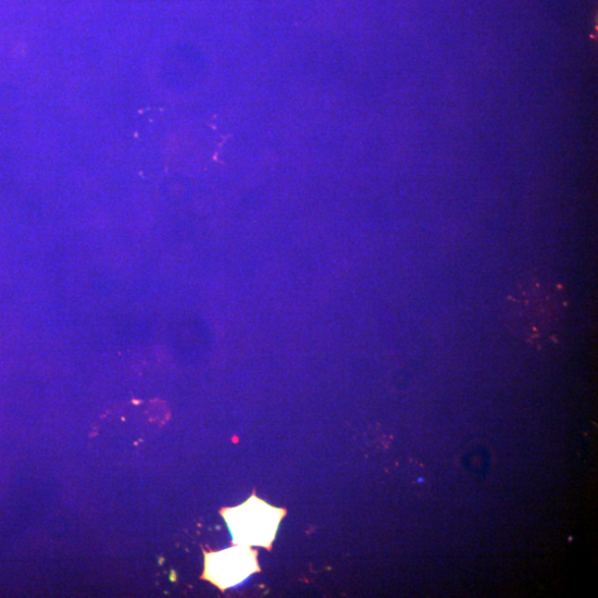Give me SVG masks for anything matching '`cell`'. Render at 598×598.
Here are the masks:
<instances>
[{"instance_id": "obj_1", "label": "cell", "mask_w": 598, "mask_h": 598, "mask_svg": "<svg viewBox=\"0 0 598 598\" xmlns=\"http://www.w3.org/2000/svg\"><path fill=\"white\" fill-rule=\"evenodd\" d=\"M568 307L560 284L533 279L509 298L507 315L514 332L531 341L552 339L561 328Z\"/></svg>"}, {"instance_id": "obj_2", "label": "cell", "mask_w": 598, "mask_h": 598, "mask_svg": "<svg viewBox=\"0 0 598 598\" xmlns=\"http://www.w3.org/2000/svg\"><path fill=\"white\" fill-rule=\"evenodd\" d=\"M285 513V510L267 504L256 495L241 506L221 511L234 546L267 550L273 546Z\"/></svg>"}, {"instance_id": "obj_3", "label": "cell", "mask_w": 598, "mask_h": 598, "mask_svg": "<svg viewBox=\"0 0 598 598\" xmlns=\"http://www.w3.org/2000/svg\"><path fill=\"white\" fill-rule=\"evenodd\" d=\"M204 557L202 578L221 590L239 585L260 572L258 552L249 547L234 546L219 552H204Z\"/></svg>"}]
</instances>
